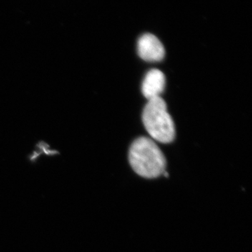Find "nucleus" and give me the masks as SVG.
Masks as SVG:
<instances>
[{
  "label": "nucleus",
  "instance_id": "obj_1",
  "mask_svg": "<svg viewBox=\"0 0 252 252\" xmlns=\"http://www.w3.org/2000/svg\"><path fill=\"white\" fill-rule=\"evenodd\" d=\"M128 158L132 170L143 178H157L166 170L165 156L148 137H141L134 141L129 150Z\"/></svg>",
  "mask_w": 252,
  "mask_h": 252
},
{
  "label": "nucleus",
  "instance_id": "obj_2",
  "mask_svg": "<svg viewBox=\"0 0 252 252\" xmlns=\"http://www.w3.org/2000/svg\"><path fill=\"white\" fill-rule=\"evenodd\" d=\"M142 122L149 135L158 142L170 143L175 139V124L160 96L149 99L142 113Z\"/></svg>",
  "mask_w": 252,
  "mask_h": 252
},
{
  "label": "nucleus",
  "instance_id": "obj_3",
  "mask_svg": "<svg viewBox=\"0 0 252 252\" xmlns=\"http://www.w3.org/2000/svg\"><path fill=\"white\" fill-rule=\"evenodd\" d=\"M137 52L139 56L148 62L161 61L165 51L160 41L152 34H144L137 41Z\"/></svg>",
  "mask_w": 252,
  "mask_h": 252
},
{
  "label": "nucleus",
  "instance_id": "obj_4",
  "mask_svg": "<svg viewBox=\"0 0 252 252\" xmlns=\"http://www.w3.org/2000/svg\"><path fill=\"white\" fill-rule=\"evenodd\" d=\"M165 86V77L159 69H151L146 74L142 83V91L148 100L160 97Z\"/></svg>",
  "mask_w": 252,
  "mask_h": 252
}]
</instances>
